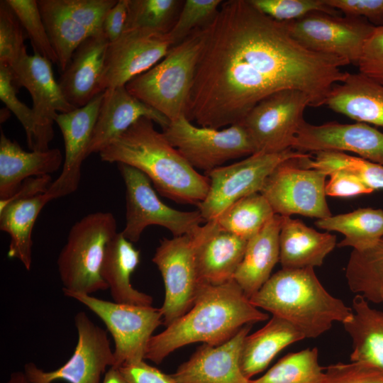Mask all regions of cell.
Here are the masks:
<instances>
[{
    "label": "cell",
    "instance_id": "20",
    "mask_svg": "<svg viewBox=\"0 0 383 383\" xmlns=\"http://www.w3.org/2000/svg\"><path fill=\"white\" fill-rule=\"evenodd\" d=\"M103 93L86 106L59 113L56 116L55 123L63 136L65 155L60 176L45 193L49 201L72 194L78 189L82 165L88 157Z\"/></svg>",
    "mask_w": 383,
    "mask_h": 383
},
{
    "label": "cell",
    "instance_id": "15",
    "mask_svg": "<svg viewBox=\"0 0 383 383\" xmlns=\"http://www.w3.org/2000/svg\"><path fill=\"white\" fill-rule=\"evenodd\" d=\"M299 160H289L277 167L260 193L275 214H299L318 219L331 216L325 192L327 173L304 168L299 165Z\"/></svg>",
    "mask_w": 383,
    "mask_h": 383
},
{
    "label": "cell",
    "instance_id": "32",
    "mask_svg": "<svg viewBox=\"0 0 383 383\" xmlns=\"http://www.w3.org/2000/svg\"><path fill=\"white\" fill-rule=\"evenodd\" d=\"M49 200L45 194L12 201L0 206V229L11 237L7 252L27 270L32 265V232L37 218Z\"/></svg>",
    "mask_w": 383,
    "mask_h": 383
},
{
    "label": "cell",
    "instance_id": "23",
    "mask_svg": "<svg viewBox=\"0 0 383 383\" xmlns=\"http://www.w3.org/2000/svg\"><path fill=\"white\" fill-rule=\"evenodd\" d=\"M247 243V240L221 229L216 220L201 226L195 251L201 282L218 285L233 280Z\"/></svg>",
    "mask_w": 383,
    "mask_h": 383
},
{
    "label": "cell",
    "instance_id": "3",
    "mask_svg": "<svg viewBox=\"0 0 383 383\" xmlns=\"http://www.w3.org/2000/svg\"><path fill=\"white\" fill-rule=\"evenodd\" d=\"M99 153L104 162L139 170L160 195L177 203L198 206L207 195L209 178L199 173L147 118H140Z\"/></svg>",
    "mask_w": 383,
    "mask_h": 383
},
{
    "label": "cell",
    "instance_id": "11",
    "mask_svg": "<svg viewBox=\"0 0 383 383\" xmlns=\"http://www.w3.org/2000/svg\"><path fill=\"white\" fill-rule=\"evenodd\" d=\"M200 227L191 234L163 238L152 259L165 284V296L160 311L165 326L192 308L204 284L195 261Z\"/></svg>",
    "mask_w": 383,
    "mask_h": 383
},
{
    "label": "cell",
    "instance_id": "48",
    "mask_svg": "<svg viewBox=\"0 0 383 383\" xmlns=\"http://www.w3.org/2000/svg\"><path fill=\"white\" fill-rule=\"evenodd\" d=\"M126 383H178L172 376L144 360L125 363L118 367Z\"/></svg>",
    "mask_w": 383,
    "mask_h": 383
},
{
    "label": "cell",
    "instance_id": "2",
    "mask_svg": "<svg viewBox=\"0 0 383 383\" xmlns=\"http://www.w3.org/2000/svg\"><path fill=\"white\" fill-rule=\"evenodd\" d=\"M268 317L251 304L234 279L218 285L203 284L192 308L151 337L145 359L160 364L171 353L190 343L221 345L244 326Z\"/></svg>",
    "mask_w": 383,
    "mask_h": 383
},
{
    "label": "cell",
    "instance_id": "37",
    "mask_svg": "<svg viewBox=\"0 0 383 383\" xmlns=\"http://www.w3.org/2000/svg\"><path fill=\"white\" fill-rule=\"evenodd\" d=\"M315 157L299 160L304 168L318 169L328 174L335 170H343L356 176L373 191L383 189V166L338 151L315 152Z\"/></svg>",
    "mask_w": 383,
    "mask_h": 383
},
{
    "label": "cell",
    "instance_id": "34",
    "mask_svg": "<svg viewBox=\"0 0 383 383\" xmlns=\"http://www.w3.org/2000/svg\"><path fill=\"white\" fill-rule=\"evenodd\" d=\"M345 277L351 292L361 295L369 302H382L383 239L365 249L353 250L346 267Z\"/></svg>",
    "mask_w": 383,
    "mask_h": 383
},
{
    "label": "cell",
    "instance_id": "29",
    "mask_svg": "<svg viewBox=\"0 0 383 383\" xmlns=\"http://www.w3.org/2000/svg\"><path fill=\"white\" fill-rule=\"evenodd\" d=\"M140 250L118 233L108 244L101 274L110 290L114 302L150 306L152 298L133 287L131 276L140 262Z\"/></svg>",
    "mask_w": 383,
    "mask_h": 383
},
{
    "label": "cell",
    "instance_id": "45",
    "mask_svg": "<svg viewBox=\"0 0 383 383\" xmlns=\"http://www.w3.org/2000/svg\"><path fill=\"white\" fill-rule=\"evenodd\" d=\"M357 67L360 73L383 85V25L367 39Z\"/></svg>",
    "mask_w": 383,
    "mask_h": 383
},
{
    "label": "cell",
    "instance_id": "7",
    "mask_svg": "<svg viewBox=\"0 0 383 383\" xmlns=\"http://www.w3.org/2000/svg\"><path fill=\"white\" fill-rule=\"evenodd\" d=\"M311 157V153L292 148L279 152H255L240 162L206 172L209 188L198 210L206 222L212 221L238 200L260 192L267 177L280 164Z\"/></svg>",
    "mask_w": 383,
    "mask_h": 383
},
{
    "label": "cell",
    "instance_id": "52",
    "mask_svg": "<svg viewBox=\"0 0 383 383\" xmlns=\"http://www.w3.org/2000/svg\"><path fill=\"white\" fill-rule=\"evenodd\" d=\"M6 383H33L24 372L18 371L11 374Z\"/></svg>",
    "mask_w": 383,
    "mask_h": 383
},
{
    "label": "cell",
    "instance_id": "38",
    "mask_svg": "<svg viewBox=\"0 0 383 383\" xmlns=\"http://www.w3.org/2000/svg\"><path fill=\"white\" fill-rule=\"evenodd\" d=\"M183 3L179 0H128L125 30L144 29L168 33Z\"/></svg>",
    "mask_w": 383,
    "mask_h": 383
},
{
    "label": "cell",
    "instance_id": "8",
    "mask_svg": "<svg viewBox=\"0 0 383 383\" xmlns=\"http://www.w3.org/2000/svg\"><path fill=\"white\" fill-rule=\"evenodd\" d=\"M162 133L194 169L204 172L228 160L256 152L242 123L216 129L195 126L183 116L170 121Z\"/></svg>",
    "mask_w": 383,
    "mask_h": 383
},
{
    "label": "cell",
    "instance_id": "33",
    "mask_svg": "<svg viewBox=\"0 0 383 383\" xmlns=\"http://www.w3.org/2000/svg\"><path fill=\"white\" fill-rule=\"evenodd\" d=\"M315 224L321 229L338 231L345 238L338 247H352L360 250L383 238V210L361 208L354 211L318 219Z\"/></svg>",
    "mask_w": 383,
    "mask_h": 383
},
{
    "label": "cell",
    "instance_id": "6",
    "mask_svg": "<svg viewBox=\"0 0 383 383\" xmlns=\"http://www.w3.org/2000/svg\"><path fill=\"white\" fill-rule=\"evenodd\" d=\"M117 233L110 212L91 213L72 226L57 260L62 289L91 294L108 289L101 270L108 244Z\"/></svg>",
    "mask_w": 383,
    "mask_h": 383
},
{
    "label": "cell",
    "instance_id": "42",
    "mask_svg": "<svg viewBox=\"0 0 383 383\" xmlns=\"http://www.w3.org/2000/svg\"><path fill=\"white\" fill-rule=\"evenodd\" d=\"M260 11L279 22L301 18L313 12L340 16V12L329 6L326 0H250Z\"/></svg>",
    "mask_w": 383,
    "mask_h": 383
},
{
    "label": "cell",
    "instance_id": "28",
    "mask_svg": "<svg viewBox=\"0 0 383 383\" xmlns=\"http://www.w3.org/2000/svg\"><path fill=\"white\" fill-rule=\"evenodd\" d=\"M335 244L334 235L318 232L300 220L284 216L279 233V262L284 269L320 267Z\"/></svg>",
    "mask_w": 383,
    "mask_h": 383
},
{
    "label": "cell",
    "instance_id": "17",
    "mask_svg": "<svg viewBox=\"0 0 383 383\" xmlns=\"http://www.w3.org/2000/svg\"><path fill=\"white\" fill-rule=\"evenodd\" d=\"M51 62L37 53L27 54L11 68L13 82L25 87L33 100L36 122V139L33 150L49 148L54 138L53 124L59 113L77 108L65 98L58 82L55 79Z\"/></svg>",
    "mask_w": 383,
    "mask_h": 383
},
{
    "label": "cell",
    "instance_id": "39",
    "mask_svg": "<svg viewBox=\"0 0 383 383\" xmlns=\"http://www.w3.org/2000/svg\"><path fill=\"white\" fill-rule=\"evenodd\" d=\"M18 18L30 40L34 53L58 64L36 0H6Z\"/></svg>",
    "mask_w": 383,
    "mask_h": 383
},
{
    "label": "cell",
    "instance_id": "43",
    "mask_svg": "<svg viewBox=\"0 0 383 383\" xmlns=\"http://www.w3.org/2000/svg\"><path fill=\"white\" fill-rule=\"evenodd\" d=\"M0 99L23 126L28 147L31 151L33 150L36 139V122L33 111L17 97L11 68L1 65Z\"/></svg>",
    "mask_w": 383,
    "mask_h": 383
},
{
    "label": "cell",
    "instance_id": "31",
    "mask_svg": "<svg viewBox=\"0 0 383 383\" xmlns=\"http://www.w3.org/2000/svg\"><path fill=\"white\" fill-rule=\"evenodd\" d=\"M353 316L343 323L352 340L351 362L372 365L383 370V311L372 308L361 295L353 299Z\"/></svg>",
    "mask_w": 383,
    "mask_h": 383
},
{
    "label": "cell",
    "instance_id": "40",
    "mask_svg": "<svg viewBox=\"0 0 383 383\" xmlns=\"http://www.w3.org/2000/svg\"><path fill=\"white\" fill-rule=\"evenodd\" d=\"M221 0H186L168 32L173 46L183 41L194 30L208 24L219 10Z\"/></svg>",
    "mask_w": 383,
    "mask_h": 383
},
{
    "label": "cell",
    "instance_id": "35",
    "mask_svg": "<svg viewBox=\"0 0 383 383\" xmlns=\"http://www.w3.org/2000/svg\"><path fill=\"white\" fill-rule=\"evenodd\" d=\"M274 214L266 198L257 192L238 200L213 220L221 229L248 240L259 233Z\"/></svg>",
    "mask_w": 383,
    "mask_h": 383
},
{
    "label": "cell",
    "instance_id": "54",
    "mask_svg": "<svg viewBox=\"0 0 383 383\" xmlns=\"http://www.w3.org/2000/svg\"><path fill=\"white\" fill-rule=\"evenodd\" d=\"M382 239H383V238Z\"/></svg>",
    "mask_w": 383,
    "mask_h": 383
},
{
    "label": "cell",
    "instance_id": "51",
    "mask_svg": "<svg viewBox=\"0 0 383 383\" xmlns=\"http://www.w3.org/2000/svg\"><path fill=\"white\" fill-rule=\"evenodd\" d=\"M102 383H126L118 367H111L106 372Z\"/></svg>",
    "mask_w": 383,
    "mask_h": 383
},
{
    "label": "cell",
    "instance_id": "18",
    "mask_svg": "<svg viewBox=\"0 0 383 383\" xmlns=\"http://www.w3.org/2000/svg\"><path fill=\"white\" fill-rule=\"evenodd\" d=\"M173 47L168 33L126 30L106 51L102 89L126 86L158 63Z\"/></svg>",
    "mask_w": 383,
    "mask_h": 383
},
{
    "label": "cell",
    "instance_id": "5",
    "mask_svg": "<svg viewBox=\"0 0 383 383\" xmlns=\"http://www.w3.org/2000/svg\"><path fill=\"white\" fill-rule=\"evenodd\" d=\"M204 40L202 27L172 47L158 63L128 82L126 88L170 121L185 116Z\"/></svg>",
    "mask_w": 383,
    "mask_h": 383
},
{
    "label": "cell",
    "instance_id": "50",
    "mask_svg": "<svg viewBox=\"0 0 383 383\" xmlns=\"http://www.w3.org/2000/svg\"><path fill=\"white\" fill-rule=\"evenodd\" d=\"M51 183L50 175L31 177L26 179L13 196L6 200H0V206H3L16 199L31 198L45 194Z\"/></svg>",
    "mask_w": 383,
    "mask_h": 383
},
{
    "label": "cell",
    "instance_id": "41",
    "mask_svg": "<svg viewBox=\"0 0 383 383\" xmlns=\"http://www.w3.org/2000/svg\"><path fill=\"white\" fill-rule=\"evenodd\" d=\"M23 27L6 0L0 1V65L11 67L26 55Z\"/></svg>",
    "mask_w": 383,
    "mask_h": 383
},
{
    "label": "cell",
    "instance_id": "19",
    "mask_svg": "<svg viewBox=\"0 0 383 383\" xmlns=\"http://www.w3.org/2000/svg\"><path fill=\"white\" fill-rule=\"evenodd\" d=\"M292 149L305 153L353 152L383 166V133L361 122L343 124L332 121L315 126L304 121L296 135Z\"/></svg>",
    "mask_w": 383,
    "mask_h": 383
},
{
    "label": "cell",
    "instance_id": "10",
    "mask_svg": "<svg viewBox=\"0 0 383 383\" xmlns=\"http://www.w3.org/2000/svg\"><path fill=\"white\" fill-rule=\"evenodd\" d=\"M117 165L126 186V224L121 233L131 243L138 242L149 226H162L177 237L193 233L206 222L199 210L182 211L164 204L150 179L139 170Z\"/></svg>",
    "mask_w": 383,
    "mask_h": 383
},
{
    "label": "cell",
    "instance_id": "27",
    "mask_svg": "<svg viewBox=\"0 0 383 383\" xmlns=\"http://www.w3.org/2000/svg\"><path fill=\"white\" fill-rule=\"evenodd\" d=\"M324 105L357 122L383 126V85L360 72L335 84Z\"/></svg>",
    "mask_w": 383,
    "mask_h": 383
},
{
    "label": "cell",
    "instance_id": "36",
    "mask_svg": "<svg viewBox=\"0 0 383 383\" xmlns=\"http://www.w3.org/2000/svg\"><path fill=\"white\" fill-rule=\"evenodd\" d=\"M318 350L307 348L281 358L264 375L250 383H320L324 377Z\"/></svg>",
    "mask_w": 383,
    "mask_h": 383
},
{
    "label": "cell",
    "instance_id": "46",
    "mask_svg": "<svg viewBox=\"0 0 383 383\" xmlns=\"http://www.w3.org/2000/svg\"><path fill=\"white\" fill-rule=\"evenodd\" d=\"M345 16L363 18L375 27L383 25V0H326Z\"/></svg>",
    "mask_w": 383,
    "mask_h": 383
},
{
    "label": "cell",
    "instance_id": "26",
    "mask_svg": "<svg viewBox=\"0 0 383 383\" xmlns=\"http://www.w3.org/2000/svg\"><path fill=\"white\" fill-rule=\"evenodd\" d=\"M284 216L274 214L262 229L248 240L233 279L250 299L272 276L279 261V233Z\"/></svg>",
    "mask_w": 383,
    "mask_h": 383
},
{
    "label": "cell",
    "instance_id": "9",
    "mask_svg": "<svg viewBox=\"0 0 383 383\" xmlns=\"http://www.w3.org/2000/svg\"><path fill=\"white\" fill-rule=\"evenodd\" d=\"M62 291L66 296L86 306L106 325L114 342L113 367L145 359L154 331L162 324L160 309L118 304L91 294Z\"/></svg>",
    "mask_w": 383,
    "mask_h": 383
},
{
    "label": "cell",
    "instance_id": "49",
    "mask_svg": "<svg viewBox=\"0 0 383 383\" xmlns=\"http://www.w3.org/2000/svg\"><path fill=\"white\" fill-rule=\"evenodd\" d=\"M128 15V0H118L103 22V32L109 43L118 39L125 30Z\"/></svg>",
    "mask_w": 383,
    "mask_h": 383
},
{
    "label": "cell",
    "instance_id": "16",
    "mask_svg": "<svg viewBox=\"0 0 383 383\" xmlns=\"http://www.w3.org/2000/svg\"><path fill=\"white\" fill-rule=\"evenodd\" d=\"M78 340L71 357L62 366L49 372L33 362L24 365L23 372L33 383H52L64 380L69 383H100L108 367L115 365L107 333L96 325L84 311L74 316Z\"/></svg>",
    "mask_w": 383,
    "mask_h": 383
},
{
    "label": "cell",
    "instance_id": "21",
    "mask_svg": "<svg viewBox=\"0 0 383 383\" xmlns=\"http://www.w3.org/2000/svg\"><path fill=\"white\" fill-rule=\"evenodd\" d=\"M252 324L218 345L203 343L172 374L178 383H250L241 370L242 347Z\"/></svg>",
    "mask_w": 383,
    "mask_h": 383
},
{
    "label": "cell",
    "instance_id": "22",
    "mask_svg": "<svg viewBox=\"0 0 383 383\" xmlns=\"http://www.w3.org/2000/svg\"><path fill=\"white\" fill-rule=\"evenodd\" d=\"M141 118H147L164 130L170 120L133 96L126 86L106 89L99 108L88 156L99 152Z\"/></svg>",
    "mask_w": 383,
    "mask_h": 383
},
{
    "label": "cell",
    "instance_id": "1",
    "mask_svg": "<svg viewBox=\"0 0 383 383\" xmlns=\"http://www.w3.org/2000/svg\"><path fill=\"white\" fill-rule=\"evenodd\" d=\"M204 31L185 113L199 126L240 123L261 100L284 89L301 91L312 106H323L349 73L341 70L347 60L304 48L250 0L223 1Z\"/></svg>",
    "mask_w": 383,
    "mask_h": 383
},
{
    "label": "cell",
    "instance_id": "14",
    "mask_svg": "<svg viewBox=\"0 0 383 383\" xmlns=\"http://www.w3.org/2000/svg\"><path fill=\"white\" fill-rule=\"evenodd\" d=\"M304 48L347 60L357 66L364 45L375 26L363 18L313 12L296 20L282 22Z\"/></svg>",
    "mask_w": 383,
    "mask_h": 383
},
{
    "label": "cell",
    "instance_id": "25",
    "mask_svg": "<svg viewBox=\"0 0 383 383\" xmlns=\"http://www.w3.org/2000/svg\"><path fill=\"white\" fill-rule=\"evenodd\" d=\"M63 157L57 148L26 151L1 131L0 137V200L13 196L21 184L31 177L57 171Z\"/></svg>",
    "mask_w": 383,
    "mask_h": 383
},
{
    "label": "cell",
    "instance_id": "47",
    "mask_svg": "<svg viewBox=\"0 0 383 383\" xmlns=\"http://www.w3.org/2000/svg\"><path fill=\"white\" fill-rule=\"evenodd\" d=\"M330 177L326 184V196L350 197L374 192L356 176L343 170H335L328 172Z\"/></svg>",
    "mask_w": 383,
    "mask_h": 383
},
{
    "label": "cell",
    "instance_id": "12",
    "mask_svg": "<svg viewBox=\"0 0 383 383\" xmlns=\"http://www.w3.org/2000/svg\"><path fill=\"white\" fill-rule=\"evenodd\" d=\"M118 0H38L42 18L62 72L75 50L103 33L106 14Z\"/></svg>",
    "mask_w": 383,
    "mask_h": 383
},
{
    "label": "cell",
    "instance_id": "53",
    "mask_svg": "<svg viewBox=\"0 0 383 383\" xmlns=\"http://www.w3.org/2000/svg\"><path fill=\"white\" fill-rule=\"evenodd\" d=\"M380 295H381L382 302H383V288L381 290Z\"/></svg>",
    "mask_w": 383,
    "mask_h": 383
},
{
    "label": "cell",
    "instance_id": "4",
    "mask_svg": "<svg viewBox=\"0 0 383 383\" xmlns=\"http://www.w3.org/2000/svg\"><path fill=\"white\" fill-rule=\"evenodd\" d=\"M250 301L292 323L305 338H316L334 322L343 324L353 314L351 308L326 290L311 267L282 268Z\"/></svg>",
    "mask_w": 383,
    "mask_h": 383
},
{
    "label": "cell",
    "instance_id": "24",
    "mask_svg": "<svg viewBox=\"0 0 383 383\" xmlns=\"http://www.w3.org/2000/svg\"><path fill=\"white\" fill-rule=\"evenodd\" d=\"M109 43L104 33L88 38L75 50L61 72L58 84L74 107L84 106L104 92L101 81Z\"/></svg>",
    "mask_w": 383,
    "mask_h": 383
},
{
    "label": "cell",
    "instance_id": "44",
    "mask_svg": "<svg viewBox=\"0 0 383 383\" xmlns=\"http://www.w3.org/2000/svg\"><path fill=\"white\" fill-rule=\"evenodd\" d=\"M320 383H383V370L361 362L337 363L326 369Z\"/></svg>",
    "mask_w": 383,
    "mask_h": 383
},
{
    "label": "cell",
    "instance_id": "13",
    "mask_svg": "<svg viewBox=\"0 0 383 383\" xmlns=\"http://www.w3.org/2000/svg\"><path fill=\"white\" fill-rule=\"evenodd\" d=\"M307 106H312L307 94L296 89L281 90L257 103L240 123L250 135L256 152H282L292 148Z\"/></svg>",
    "mask_w": 383,
    "mask_h": 383
},
{
    "label": "cell",
    "instance_id": "30",
    "mask_svg": "<svg viewBox=\"0 0 383 383\" xmlns=\"http://www.w3.org/2000/svg\"><path fill=\"white\" fill-rule=\"evenodd\" d=\"M304 338L292 323L272 316L262 328L248 335L243 341L240 367L244 376L250 379L266 369L282 350Z\"/></svg>",
    "mask_w": 383,
    "mask_h": 383
}]
</instances>
